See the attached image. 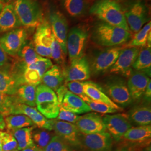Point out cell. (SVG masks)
<instances>
[{
	"label": "cell",
	"instance_id": "1",
	"mask_svg": "<svg viewBox=\"0 0 151 151\" xmlns=\"http://www.w3.org/2000/svg\"><path fill=\"white\" fill-rule=\"evenodd\" d=\"M131 37L130 32L102 21L95 25L91 34L92 40L95 43L106 47H114L125 43Z\"/></svg>",
	"mask_w": 151,
	"mask_h": 151
},
{
	"label": "cell",
	"instance_id": "2",
	"mask_svg": "<svg viewBox=\"0 0 151 151\" xmlns=\"http://www.w3.org/2000/svg\"><path fill=\"white\" fill-rule=\"evenodd\" d=\"M90 13L101 21L130 32L122 7L115 0H97Z\"/></svg>",
	"mask_w": 151,
	"mask_h": 151
},
{
	"label": "cell",
	"instance_id": "3",
	"mask_svg": "<svg viewBox=\"0 0 151 151\" xmlns=\"http://www.w3.org/2000/svg\"><path fill=\"white\" fill-rule=\"evenodd\" d=\"M12 4L22 26L37 28L44 22L42 9L36 1L16 0Z\"/></svg>",
	"mask_w": 151,
	"mask_h": 151
},
{
	"label": "cell",
	"instance_id": "4",
	"mask_svg": "<svg viewBox=\"0 0 151 151\" xmlns=\"http://www.w3.org/2000/svg\"><path fill=\"white\" fill-rule=\"evenodd\" d=\"M35 104L38 111L46 118H57L60 104L56 93L44 84H39L36 88Z\"/></svg>",
	"mask_w": 151,
	"mask_h": 151
},
{
	"label": "cell",
	"instance_id": "5",
	"mask_svg": "<svg viewBox=\"0 0 151 151\" xmlns=\"http://www.w3.org/2000/svg\"><path fill=\"white\" fill-rule=\"evenodd\" d=\"M88 37L86 30L81 27H74L68 33L67 50L70 63L83 56Z\"/></svg>",
	"mask_w": 151,
	"mask_h": 151
},
{
	"label": "cell",
	"instance_id": "6",
	"mask_svg": "<svg viewBox=\"0 0 151 151\" xmlns=\"http://www.w3.org/2000/svg\"><path fill=\"white\" fill-rule=\"evenodd\" d=\"M27 36V32L24 28L12 30L0 38V46L6 54L15 57L26 43Z\"/></svg>",
	"mask_w": 151,
	"mask_h": 151
},
{
	"label": "cell",
	"instance_id": "7",
	"mask_svg": "<svg viewBox=\"0 0 151 151\" xmlns=\"http://www.w3.org/2000/svg\"><path fill=\"white\" fill-rule=\"evenodd\" d=\"M53 32L50 24L44 21L33 36V46L37 53L44 58H51V44Z\"/></svg>",
	"mask_w": 151,
	"mask_h": 151
},
{
	"label": "cell",
	"instance_id": "8",
	"mask_svg": "<svg viewBox=\"0 0 151 151\" xmlns=\"http://www.w3.org/2000/svg\"><path fill=\"white\" fill-rule=\"evenodd\" d=\"M103 119L106 130L116 142L122 140L124 134L132 127L128 116L125 114L106 115Z\"/></svg>",
	"mask_w": 151,
	"mask_h": 151
},
{
	"label": "cell",
	"instance_id": "9",
	"mask_svg": "<svg viewBox=\"0 0 151 151\" xmlns=\"http://www.w3.org/2000/svg\"><path fill=\"white\" fill-rule=\"evenodd\" d=\"M80 146L87 151H110L113 138L106 131L90 134L81 133Z\"/></svg>",
	"mask_w": 151,
	"mask_h": 151
},
{
	"label": "cell",
	"instance_id": "10",
	"mask_svg": "<svg viewBox=\"0 0 151 151\" xmlns=\"http://www.w3.org/2000/svg\"><path fill=\"white\" fill-rule=\"evenodd\" d=\"M124 14L130 30L135 33L138 32L149 21L148 9L146 5L140 1L132 4Z\"/></svg>",
	"mask_w": 151,
	"mask_h": 151
},
{
	"label": "cell",
	"instance_id": "11",
	"mask_svg": "<svg viewBox=\"0 0 151 151\" xmlns=\"http://www.w3.org/2000/svg\"><path fill=\"white\" fill-rule=\"evenodd\" d=\"M49 22L54 37L66 55L67 39L68 35V23L64 15L60 11L53 10L49 14Z\"/></svg>",
	"mask_w": 151,
	"mask_h": 151
},
{
	"label": "cell",
	"instance_id": "12",
	"mask_svg": "<svg viewBox=\"0 0 151 151\" xmlns=\"http://www.w3.org/2000/svg\"><path fill=\"white\" fill-rule=\"evenodd\" d=\"M139 51L140 49L138 47H129L122 49L118 59L110 68V73L130 75L131 67L137 60Z\"/></svg>",
	"mask_w": 151,
	"mask_h": 151
},
{
	"label": "cell",
	"instance_id": "13",
	"mask_svg": "<svg viewBox=\"0 0 151 151\" xmlns=\"http://www.w3.org/2000/svg\"><path fill=\"white\" fill-rule=\"evenodd\" d=\"M151 139V127L149 125L132 127L124 134L121 140L131 147H142L150 145Z\"/></svg>",
	"mask_w": 151,
	"mask_h": 151
},
{
	"label": "cell",
	"instance_id": "14",
	"mask_svg": "<svg viewBox=\"0 0 151 151\" xmlns=\"http://www.w3.org/2000/svg\"><path fill=\"white\" fill-rule=\"evenodd\" d=\"M52 121V130L56 135L72 147L80 146L81 133L77 129L75 124L53 120Z\"/></svg>",
	"mask_w": 151,
	"mask_h": 151
},
{
	"label": "cell",
	"instance_id": "15",
	"mask_svg": "<svg viewBox=\"0 0 151 151\" xmlns=\"http://www.w3.org/2000/svg\"><path fill=\"white\" fill-rule=\"evenodd\" d=\"M75 125L82 134H90L106 131L103 118L95 113H87L80 116Z\"/></svg>",
	"mask_w": 151,
	"mask_h": 151
},
{
	"label": "cell",
	"instance_id": "16",
	"mask_svg": "<svg viewBox=\"0 0 151 151\" xmlns=\"http://www.w3.org/2000/svg\"><path fill=\"white\" fill-rule=\"evenodd\" d=\"M21 71L0 69V92L14 95L19 87L25 84Z\"/></svg>",
	"mask_w": 151,
	"mask_h": 151
},
{
	"label": "cell",
	"instance_id": "17",
	"mask_svg": "<svg viewBox=\"0 0 151 151\" xmlns=\"http://www.w3.org/2000/svg\"><path fill=\"white\" fill-rule=\"evenodd\" d=\"M122 47L106 49L96 55L92 62V69L95 73L103 72L110 69L118 59Z\"/></svg>",
	"mask_w": 151,
	"mask_h": 151
},
{
	"label": "cell",
	"instance_id": "18",
	"mask_svg": "<svg viewBox=\"0 0 151 151\" xmlns=\"http://www.w3.org/2000/svg\"><path fill=\"white\" fill-rule=\"evenodd\" d=\"M18 114L27 116L39 128L45 129L50 131L52 130V119L49 120L46 118L35 108L17 103L14 108L12 115Z\"/></svg>",
	"mask_w": 151,
	"mask_h": 151
},
{
	"label": "cell",
	"instance_id": "19",
	"mask_svg": "<svg viewBox=\"0 0 151 151\" xmlns=\"http://www.w3.org/2000/svg\"><path fill=\"white\" fill-rule=\"evenodd\" d=\"M91 68L89 62L85 56L70 63V68L65 75V82L84 81L90 77Z\"/></svg>",
	"mask_w": 151,
	"mask_h": 151
},
{
	"label": "cell",
	"instance_id": "20",
	"mask_svg": "<svg viewBox=\"0 0 151 151\" xmlns=\"http://www.w3.org/2000/svg\"><path fill=\"white\" fill-rule=\"evenodd\" d=\"M106 95L116 105L127 106L132 98L127 85L123 81H114L106 86Z\"/></svg>",
	"mask_w": 151,
	"mask_h": 151
},
{
	"label": "cell",
	"instance_id": "21",
	"mask_svg": "<svg viewBox=\"0 0 151 151\" xmlns=\"http://www.w3.org/2000/svg\"><path fill=\"white\" fill-rule=\"evenodd\" d=\"M150 81L148 76L143 72L137 71L130 75L127 87L132 99L137 100L143 96Z\"/></svg>",
	"mask_w": 151,
	"mask_h": 151
},
{
	"label": "cell",
	"instance_id": "22",
	"mask_svg": "<svg viewBox=\"0 0 151 151\" xmlns=\"http://www.w3.org/2000/svg\"><path fill=\"white\" fill-rule=\"evenodd\" d=\"M83 89L87 96L92 100L106 104L114 109L119 111H122L123 109L116 105L108 97L103 89L97 84L92 82L85 81L83 82Z\"/></svg>",
	"mask_w": 151,
	"mask_h": 151
},
{
	"label": "cell",
	"instance_id": "23",
	"mask_svg": "<svg viewBox=\"0 0 151 151\" xmlns=\"http://www.w3.org/2000/svg\"><path fill=\"white\" fill-rule=\"evenodd\" d=\"M60 106L65 110L77 115L91 111V110L85 101L68 90L65 93Z\"/></svg>",
	"mask_w": 151,
	"mask_h": 151
},
{
	"label": "cell",
	"instance_id": "24",
	"mask_svg": "<svg viewBox=\"0 0 151 151\" xmlns=\"http://www.w3.org/2000/svg\"><path fill=\"white\" fill-rule=\"evenodd\" d=\"M22 26L12 4L4 6L0 12V33L8 32Z\"/></svg>",
	"mask_w": 151,
	"mask_h": 151
},
{
	"label": "cell",
	"instance_id": "25",
	"mask_svg": "<svg viewBox=\"0 0 151 151\" xmlns=\"http://www.w3.org/2000/svg\"><path fill=\"white\" fill-rule=\"evenodd\" d=\"M64 76L58 65H53L52 67L44 74L42 82L44 85L56 91L63 82Z\"/></svg>",
	"mask_w": 151,
	"mask_h": 151
},
{
	"label": "cell",
	"instance_id": "26",
	"mask_svg": "<svg viewBox=\"0 0 151 151\" xmlns=\"http://www.w3.org/2000/svg\"><path fill=\"white\" fill-rule=\"evenodd\" d=\"M37 86L34 85L25 83L21 85L17 89L14 95L16 101L19 104H22L29 106L35 108Z\"/></svg>",
	"mask_w": 151,
	"mask_h": 151
},
{
	"label": "cell",
	"instance_id": "27",
	"mask_svg": "<svg viewBox=\"0 0 151 151\" xmlns=\"http://www.w3.org/2000/svg\"><path fill=\"white\" fill-rule=\"evenodd\" d=\"M129 120L138 125H149L151 123V109L143 105L133 108L128 115Z\"/></svg>",
	"mask_w": 151,
	"mask_h": 151
},
{
	"label": "cell",
	"instance_id": "28",
	"mask_svg": "<svg viewBox=\"0 0 151 151\" xmlns=\"http://www.w3.org/2000/svg\"><path fill=\"white\" fill-rule=\"evenodd\" d=\"M6 128L8 132L23 128L34 127L35 125L27 116L22 114L10 115L4 118Z\"/></svg>",
	"mask_w": 151,
	"mask_h": 151
},
{
	"label": "cell",
	"instance_id": "29",
	"mask_svg": "<svg viewBox=\"0 0 151 151\" xmlns=\"http://www.w3.org/2000/svg\"><path fill=\"white\" fill-rule=\"evenodd\" d=\"M34 128V127H30L10 131L17 141L18 145L17 150L21 151L34 145L32 132Z\"/></svg>",
	"mask_w": 151,
	"mask_h": 151
},
{
	"label": "cell",
	"instance_id": "30",
	"mask_svg": "<svg viewBox=\"0 0 151 151\" xmlns=\"http://www.w3.org/2000/svg\"><path fill=\"white\" fill-rule=\"evenodd\" d=\"M133 68L137 71L151 72V47H146L139 51Z\"/></svg>",
	"mask_w": 151,
	"mask_h": 151
},
{
	"label": "cell",
	"instance_id": "31",
	"mask_svg": "<svg viewBox=\"0 0 151 151\" xmlns=\"http://www.w3.org/2000/svg\"><path fill=\"white\" fill-rule=\"evenodd\" d=\"M18 55L22 60L21 63L25 66L32 65L41 57L37 53L32 43H27V42L22 47Z\"/></svg>",
	"mask_w": 151,
	"mask_h": 151
},
{
	"label": "cell",
	"instance_id": "32",
	"mask_svg": "<svg viewBox=\"0 0 151 151\" xmlns=\"http://www.w3.org/2000/svg\"><path fill=\"white\" fill-rule=\"evenodd\" d=\"M54 135L50 132V130L39 128V129H33L32 132V139L34 144L43 150L48 145Z\"/></svg>",
	"mask_w": 151,
	"mask_h": 151
},
{
	"label": "cell",
	"instance_id": "33",
	"mask_svg": "<svg viewBox=\"0 0 151 151\" xmlns=\"http://www.w3.org/2000/svg\"><path fill=\"white\" fill-rule=\"evenodd\" d=\"M62 5L67 13L73 17L81 16L86 9L84 0H62Z\"/></svg>",
	"mask_w": 151,
	"mask_h": 151
},
{
	"label": "cell",
	"instance_id": "34",
	"mask_svg": "<svg viewBox=\"0 0 151 151\" xmlns=\"http://www.w3.org/2000/svg\"><path fill=\"white\" fill-rule=\"evenodd\" d=\"M151 22H148L140 29L138 32L135 33L134 37L132 39L128 45L127 48L129 47H145L147 45V38L149 33L151 32Z\"/></svg>",
	"mask_w": 151,
	"mask_h": 151
},
{
	"label": "cell",
	"instance_id": "35",
	"mask_svg": "<svg viewBox=\"0 0 151 151\" xmlns=\"http://www.w3.org/2000/svg\"><path fill=\"white\" fill-rule=\"evenodd\" d=\"M16 104L17 102L14 95H9L0 92V114L3 117L12 114Z\"/></svg>",
	"mask_w": 151,
	"mask_h": 151
},
{
	"label": "cell",
	"instance_id": "36",
	"mask_svg": "<svg viewBox=\"0 0 151 151\" xmlns=\"http://www.w3.org/2000/svg\"><path fill=\"white\" fill-rule=\"evenodd\" d=\"M43 151H73L72 147L67 143L59 136L55 135L52 137L48 145Z\"/></svg>",
	"mask_w": 151,
	"mask_h": 151
},
{
	"label": "cell",
	"instance_id": "37",
	"mask_svg": "<svg viewBox=\"0 0 151 151\" xmlns=\"http://www.w3.org/2000/svg\"><path fill=\"white\" fill-rule=\"evenodd\" d=\"M23 79L25 83L38 86L42 82V77L37 70L29 66H25L23 71Z\"/></svg>",
	"mask_w": 151,
	"mask_h": 151
},
{
	"label": "cell",
	"instance_id": "38",
	"mask_svg": "<svg viewBox=\"0 0 151 151\" xmlns=\"http://www.w3.org/2000/svg\"><path fill=\"white\" fill-rule=\"evenodd\" d=\"M2 151H11L17 150L18 145L16 139L10 132H1Z\"/></svg>",
	"mask_w": 151,
	"mask_h": 151
},
{
	"label": "cell",
	"instance_id": "39",
	"mask_svg": "<svg viewBox=\"0 0 151 151\" xmlns=\"http://www.w3.org/2000/svg\"><path fill=\"white\" fill-rule=\"evenodd\" d=\"M83 82L82 81H70L66 83L65 86L68 91L80 97L84 101L88 103L91 99L88 97L83 89Z\"/></svg>",
	"mask_w": 151,
	"mask_h": 151
},
{
	"label": "cell",
	"instance_id": "40",
	"mask_svg": "<svg viewBox=\"0 0 151 151\" xmlns=\"http://www.w3.org/2000/svg\"><path fill=\"white\" fill-rule=\"evenodd\" d=\"M65 54L59 43L57 41L53 34L51 44V58L58 64H62L64 62Z\"/></svg>",
	"mask_w": 151,
	"mask_h": 151
},
{
	"label": "cell",
	"instance_id": "41",
	"mask_svg": "<svg viewBox=\"0 0 151 151\" xmlns=\"http://www.w3.org/2000/svg\"><path fill=\"white\" fill-rule=\"evenodd\" d=\"M87 104L91 111H94L99 113L109 114L115 113L118 111L117 110L114 109L106 104L95 101L92 100L87 103Z\"/></svg>",
	"mask_w": 151,
	"mask_h": 151
},
{
	"label": "cell",
	"instance_id": "42",
	"mask_svg": "<svg viewBox=\"0 0 151 151\" xmlns=\"http://www.w3.org/2000/svg\"><path fill=\"white\" fill-rule=\"evenodd\" d=\"M53 65V63L50 59L41 57L36 62L27 66H29L38 70L40 75L42 77L44 74L49 70Z\"/></svg>",
	"mask_w": 151,
	"mask_h": 151
},
{
	"label": "cell",
	"instance_id": "43",
	"mask_svg": "<svg viewBox=\"0 0 151 151\" xmlns=\"http://www.w3.org/2000/svg\"><path fill=\"white\" fill-rule=\"evenodd\" d=\"M80 116L76 114L72 113L70 111L65 110L64 108L60 106L59 113L57 117V120L75 124Z\"/></svg>",
	"mask_w": 151,
	"mask_h": 151
},
{
	"label": "cell",
	"instance_id": "44",
	"mask_svg": "<svg viewBox=\"0 0 151 151\" xmlns=\"http://www.w3.org/2000/svg\"><path fill=\"white\" fill-rule=\"evenodd\" d=\"M9 60L7 54L0 46V67L5 65Z\"/></svg>",
	"mask_w": 151,
	"mask_h": 151
},
{
	"label": "cell",
	"instance_id": "45",
	"mask_svg": "<svg viewBox=\"0 0 151 151\" xmlns=\"http://www.w3.org/2000/svg\"><path fill=\"white\" fill-rule=\"evenodd\" d=\"M145 96L146 97L147 99H148V100H151V80L148 82L147 87H146L145 91L144 92Z\"/></svg>",
	"mask_w": 151,
	"mask_h": 151
},
{
	"label": "cell",
	"instance_id": "46",
	"mask_svg": "<svg viewBox=\"0 0 151 151\" xmlns=\"http://www.w3.org/2000/svg\"><path fill=\"white\" fill-rule=\"evenodd\" d=\"M21 151H43L40 148H39L37 146H35L34 144L32 145V146H30L29 147H27L24 150H22Z\"/></svg>",
	"mask_w": 151,
	"mask_h": 151
},
{
	"label": "cell",
	"instance_id": "47",
	"mask_svg": "<svg viewBox=\"0 0 151 151\" xmlns=\"http://www.w3.org/2000/svg\"><path fill=\"white\" fill-rule=\"evenodd\" d=\"M6 128L5 123L3 116L0 114V129H5Z\"/></svg>",
	"mask_w": 151,
	"mask_h": 151
},
{
	"label": "cell",
	"instance_id": "48",
	"mask_svg": "<svg viewBox=\"0 0 151 151\" xmlns=\"http://www.w3.org/2000/svg\"><path fill=\"white\" fill-rule=\"evenodd\" d=\"M131 151L129 150H128V149H127V148H120V149H119V150H116V151Z\"/></svg>",
	"mask_w": 151,
	"mask_h": 151
},
{
	"label": "cell",
	"instance_id": "49",
	"mask_svg": "<svg viewBox=\"0 0 151 151\" xmlns=\"http://www.w3.org/2000/svg\"><path fill=\"white\" fill-rule=\"evenodd\" d=\"M1 130H0V151H2V142H1Z\"/></svg>",
	"mask_w": 151,
	"mask_h": 151
},
{
	"label": "cell",
	"instance_id": "50",
	"mask_svg": "<svg viewBox=\"0 0 151 151\" xmlns=\"http://www.w3.org/2000/svg\"><path fill=\"white\" fill-rule=\"evenodd\" d=\"M3 7H4V4H3V3H2L0 1V12H1V11H2Z\"/></svg>",
	"mask_w": 151,
	"mask_h": 151
},
{
	"label": "cell",
	"instance_id": "51",
	"mask_svg": "<svg viewBox=\"0 0 151 151\" xmlns=\"http://www.w3.org/2000/svg\"><path fill=\"white\" fill-rule=\"evenodd\" d=\"M1 1H2L3 2H8L9 0H1Z\"/></svg>",
	"mask_w": 151,
	"mask_h": 151
},
{
	"label": "cell",
	"instance_id": "52",
	"mask_svg": "<svg viewBox=\"0 0 151 151\" xmlns=\"http://www.w3.org/2000/svg\"><path fill=\"white\" fill-rule=\"evenodd\" d=\"M19 151V150H13V151Z\"/></svg>",
	"mask_w": 151,
	"mask_h": 151
},
{
	"label": "cell",
	"instance_id": "53",
	"mask_svg": "<svg viewBox=\"0 0 151 151\" xmlns=\"http://www.w3.org/2000/svg\"><path fill=\"white\" fill-rule=\"evenodd\" d=\"M9 1H13V0H9Z\"/></svg>",
	"mask_w": 151,
	"mask_h": 151
},
{
	"label": "cell",
	"instance_id": "54",
	"mask_svg": "<svg viewBox=\"0 0 151 151\" xmlns=\"http://www.w3.org/2000/svg\"><path fill=\"white\" fill-rule=\"evenodd\" d=\"M0 1H1V0H0Z\"/></svg>",
	"mask_w": 151,
	"mask_h": 151
}]
</instances>
